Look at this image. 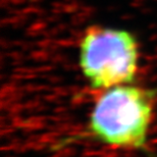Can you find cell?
Listing matches in <instances>:
<instances>
[{"instance_id":"obj_1","label":"cell","mask_w":157,"mask_h":157,"mask_svg":"<svg viewBox=\"0 0 157 157\" xmlns=\"http://www.w3.org/2000/svg\"><path fill=\"white\" fill-rule=\"evenodd\" d=\"M86 134L104 145L146 151L156 92L124 84L100 91Z\"/></svg>"},{"instance_id":"obj_2","label":"cell","mask_w":157,"mask_h":157,"mask_svg":"<svg viewBox=\"0 0 157 157\" xmlns=\"http://www.w3.org/2000/svg\"><path fill=\"white\" fill-rule=\"evenodd\" d=\"M139 45L124 29L91 26L78 43V64L93 89L102 91L131 84L139 67Z\"/></svg>"}]
</instances>
